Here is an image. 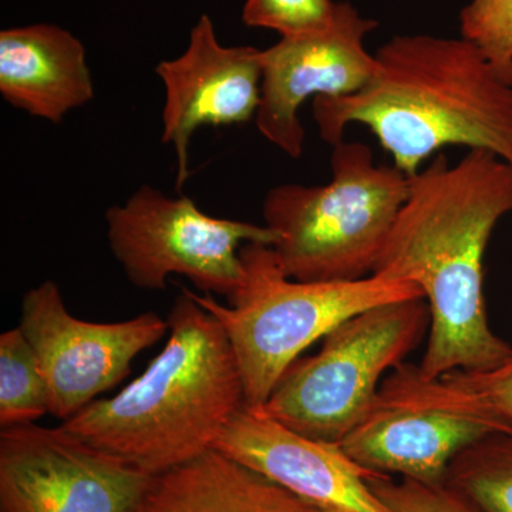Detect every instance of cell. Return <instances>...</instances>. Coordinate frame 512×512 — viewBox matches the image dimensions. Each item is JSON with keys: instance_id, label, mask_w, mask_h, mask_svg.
Here are the masks:
<instances>
[{"instance_id": "1", "label": "cell", "mask_w": 512, "mask_h": 512, "mask_svg": "<svg viewBox=\"0 0 512 512\" xmlns=\"http://www.w3.org/2000/svg\"><path fill=\"white\" fill-rule=\"evenodd\" d=\"M510 212L512 165L488 151L470 150L453 165L439 154L410 177L375 274L413 281L423 292L430 330L416 366L426 379L490 369L511 355L484 298L488 242Z\"/></svg>"}, {"instance_id": "2", "label": "cell", "mask_w": 512, "mask_h": 512, "mask_svg": "<svg viewBox=\"0 0 512 512\" xmlns=\"http://www.w3.org/2000/svg\"><path fill=\"white\" fill-rule=\"evenodd\" d=\"M320 138L335 147L363 124L413 177L443 148L483 150L512 165V86L470 40L393 37L359 92L312 103Z\"/></svg>"}, {"instance_id": "3", "label": "cell", "mask_w": 512, "mask_h": 512, "mask_svg": "<svg viewBox=\"0 0 512 512\" xmlns=\"http://www.w3.org/2000/svg\"><path fill=\"white\" fill-rule=\"evenodd\" d=\"M167 320V343L146 372L62 424L150 477L212 450L245 406L238 362L217 318L183 288Z\"/></svg>"}, {"instance_id": "4", "label": "cell", "mask_w": 512, "mask_h": 512, "mask_svg": "<svg viewBox=\"0 0 512 512\" xmlns=\"http://www.w3.org/2000/svg\"><path fill=\"white\" fill-rule=\"evenodd\" d=\"M242 281L221 305L210 293L187 289L227 333L237 359L245 406L264 407L281 377L309 346L357 313L386 303L424 298L420 286L380 274L356 281L303 282L289 278L274 248L245 244Z\"/></svg>"}, {"instance_id": "5", "label": "cell", "mask_w": 512, "mask_h": 512, "mask_svg": "<svg viewBox=\"0 0 512 512\" xmlns=\"http://www.w3.org/2000/svg\"><path fill=\"white\" fill-rule=\"evenodd\" d=\"M409 191V175L377 164L372 148L340 141L328 184H282L266 194L265 225L278 235L272 248L285 274L303 282L375 274Z\"/></svg>"}, {"instance_id": "6", "label": "cell", "mask_w": 512, "mask_h": 512, "mask_svg": "<svg viewBox=\"0 0 512 512\" xmlns=\"http://www.w3.org/2000/svg\"><path fill=\"white\" fill-rule=\"evenodd\" d=\"M426 299L357 313L299 357L262 409L296 433L340 443L375 406L390 373L429 335Z\"/></svg>"}, {"instance_id": "7", "label": "cell", "mask_w": 512, "mask_h": 512, "mask_svg": "<svg viewBox=\"0 0 512 512\" xmlns=\"http://www.w3.org/2000/svg\"><path fill=\"white\" fill-rule=\"evenodd\" d=\"M106 221L111 252L137 288L160 291L168 276L183 275L227 299L242 281L241 248L274 247L278 238L266 225L211 217L190 198H170L150 185L111 207Z\"/></svg>"}, {"instance_id": "8", "label": "cell", "mask_w": 512, "mask_h": 512, "mask_svg": "<svg viewBox=\"0 0 512 512\" xmlns=\"http://www.w3.org/2000/svg\"><path fill=\"white\" fill-rule=\"evenodd\" d=\"M19 328L45 376L49 413L63 421L123 382L133 360L170 330L154 312L114 323L76 318L53 281L26 293Z\"/></svg>"}, {"instance_id": "9", "label": "cell", "mask_w": 512, "mask_h": 512, "mask_svg": "<svg viewBox=\"0 0 512 512\" xmlns=\"http://www.w3.org/2000/svg\"><path fill=\"white\" fill-rule=\"evenodd\" d=\"M151 480L63 426L0 434L2 512H134Z\"/></svg>"}, {"instance_id": "10", "label": "cell", "mask_w": 512, "mask_h": 512, "mask_svg": "<svg viewBox=\"0 0 512 512\" xmlns=\"http://www.w3.org/2000/svg\"><path fill=\"white\" fill-rule=\"evenodd\" d=\"M376 26L350 3L340 2L325 29L282 37L261 50L262 94L255 116L259 133L289 157H301L305 128L299 109L311 97L349 96L369 82L375 55L367 52L365 39Z\"/></svg>"}, {"instance_id": "11", "label": "cell", "mask_w": 512, "mask_h": 512, "mask_svg": "<svg viewBox=\"0 0 512 512\" xmlns=\"http://www.w3.org/2000/svg\"><path fill=\"white\" fill-rule=\"evenodd\" d=\"M165 89L163 143L177 156L175 187L190 177V141L202 126L248 123L261 104V50L225 47L218 42L212 20L201 16L190 45L174 60L156 67Z\"/></svg>"}, {"instance_id": "12", "label": "cell", "mask_w": 512, "mask_h": 512, "mask_svg": "<svg viewBox=\"0 0 512 512\" xmlns=\"http://www.w3.org/2000/svg\"><path fill=\"white\" fill-rule=\"evenodd\" d=\"M214 448L322 512H393L370 485L380 474L360 467L339 443L296 433L262 407H242Z\"/></svg>"}, {"instance_id": "13", "label": "cell", "mask_w": 512, "mask_h": 512, "mask_svg": "<svg viewBox=\"0 0 512 512\" xmlns=\"http://www.w3.org/2000/svg\"><path fill=\"white\" fill-rule=\"evenodd\" d=\"M497 430L512 427L377 396L365 419L339 444L370 473L440 484L460 451Z\"/></svg>"}, {"instance_id": "14", "label": "cell", "mask_w": 512, "mask_h": 512, "mask_svg": "<svg viewBox=\"0 0 512 512\" xmlns=\"http://www.w3.org/2000/svg\"><path fill=\"white\" fill-rule=\"evenodd\" d=\"M0 93L30 116L62 123L94 96L82 42L53 25L2 30Z\"/></svg>"}, {"instance_id": "15", "label": "cell", "mask_w": 512, "mask_h": 512, "mask_svg": "<svg viewBox=\"0 0 512 512\" xmlns=\"http://www.w3.org/2000/svg\"><path fill=\"white\" fill-rule=\"evenodd\" d=\"M134 512H322L221 451L153 477Z\"/></svg>"}, {"instance_id": "16", "label": "cell", "mask_w": 512, "mask_h": 512, "mask_svg": "<svg viewBox=\"0 0 512 512\" xmlns=\"http://www.w3.org/2000/svg\"><path fill=\"white\" fill-rule=\"evenodd\" d=\"M379 397L512 427V352L490 369L456 370L439 379H426L416 365L403 363L384 379Z\"/></svg>"}, {"instance_id": "17", "label": "cell", "mask_w": 512, "mask_h": 512, "mask_svg": "<svg viewBox=\"0 0 512 512\" xmlns=\"http://www.w3.org/2000/svg\"><path fill=\"white\" fill-rule=\"evenodd\" d=\"M446 484L483 512H512V430H497L457 454Z\"/></svg>"}, {"instance_id": "18", "label": "cell", "mask_w": 512, "mask_h": 512, "mask_svg": "<svg viewBox=\"0 0 512 512\" xmlns=\"http://www.w3.org/2000/svg\"><path fill=\"white\" fill-rule=\"evenodd\" d=\"M49 413V390L35 350L22 329L0 336V424L35 423Z\"/></svg>"}, {"instance_id": "19", "label": "cell", "mask_w": 512, "mask_h": 512, "mask_svg": "<svg viewBox=\"0 0 512 512\" xmlns=\"http://www.w3.org/2000/svg\"><path fill=\"white\" fill-rule=\"evenodd\" d=\"M460 29L512 86V0H471L461 10Z\"/></svg>"}, {"instance_id": "20", "label": "cell", "mask_w": 512, "mask_h": 512, "mask_svg": "<svg viewBox=\"0 0 512 512\" xmlns=\"http://www.w3.org/2000/svg\"><path fill=\"white\" fill-rule=\"evenodd\" d=\"M332 0H247L242 19L248 26L275 30L282 37L325 29L335 18Z\"/></svg>"}, {"instance_id": "21", "label": "cell", "mask_w": 512, "mask_h": 512, "mask_svg": "<svg viewBox=\"0 0 512 512\" xmlns=\"http://www.w3.org/2000/svg\"><path fill=\"white\" fill-rule=\"evenodd\" d=\"M370 485L393 512H483L446 483L424 484L407 478L373 476Z\"/></svg>"}]
</instances>
